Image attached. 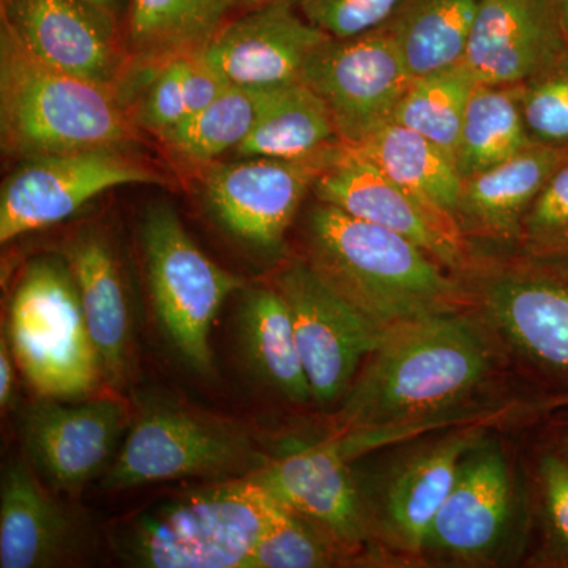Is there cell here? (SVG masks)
<instances>
[{
    "instance_id": "cell-20",
    "label": "cell",
    "mask_w": 568,
    "mask_h": 568,
    "mask_svg": "<svg viewBox=\"0 0 568 568\" xmlns=\"http://www.w3.org/2000/svg\"><path fill=\"white\" fill-rule=\"evenodd\" d=\"M73 519L52 499L26 458L0 478V568L62 566L77 551Z\"/></svg>"
},
{
    "instance_id": "cell-7",
    "label": "cell",
    "mask_w": 568,
    "mask_h": 568,
    "mask_svg": "<svg viewBox=\"0 0 568 568\" xmlns=\"http://www.w3.org/2000/svg\"><path fill=\"white\" fill-rule=\"evenodd\" d=\"M149 301L160 334L186 368L213 373L211 336L220 310L244 286L186 233L173 205L148 207L140 227Z\"/></svg>"
},
{
    "instance_id": "cell-25",
    "label": "cell",
    "mask_w": 568,
    "mask_h": 568,
    "mask_svg": "<svg viewBox=\"0 0 568 568\" xmlns=\"http://www.w3.org/2000/svg\"><path fill=\"white\" fill-rule=\"evenodd\" d=\"M474 443L473 435L443 440L407 463L392 481L384 514L403 547L410 551L425 547L433 519L454 488L463 458Z\"/></svg>"
},
{
    "instance_id": "cell-19",
    "label": "cell",
    "mask_w": 568,
    "mask_h": 568,
    "mask_svg": "<svg viewBox=\"0 0 568 568\" xmlns=\"http://www.w3.org/2000/svg\"><path fill=\"white\" fill-rule=\"evenodd\" d=\"M548 263L489 280L485 304L523 354L568 379V260Z\"/></svg>"
},
{
    "instance_id": "cell-35",
    "label": "cell",
    "mask_w": 568,
    "mask_h": 568,
    "mask_svg": "<svg viewBox=\"0 0 568 568\" xmlns=\"http://www.w3.org/2000/svg\"><path fill=\"white\" fill-rule=\"evenodd\" d=\"M190 54L178 55L153 69L136 122L156 136L173 129L190 115L189 74Z\"/></svg>"
},
{
    "instance_id": "cell-30",
    "label": "cell",
    "mask_w": 568,
    "mask_h": 568,
    "mask_svg": "<svg viewBox=\"0 0 568 568\" xmlns=\"http://www.w3.org/2000/svg\"><path fill=\"white\" fill-rule=\"evenodd\" d=\"M268 89L231 84L219 99L159 138L190 162L211 163L223 153L234 152L245 141Z\"/></svg>"
},
{
    "instance_id": "cell-14",
    "label": "cell",
    "mask_w": 568,
    "mask_h": 568,
    "mask_svg": "<svg viewBox=\"0 0 568 568\" xmlns=\"http://www.w3.org/2000/svg\"><path fill=\"white\" fill-rule=\"evenodd\" d=\"M2 28L41 62L121 91L126 54L110 9L85 0H2Z\"/></svg>"
},
{
    "instance_id": "cell-33",
    "label": "cell",
    "mask_w": 568,
    "mask_h": 568,
    "mask_svg": "<svg viewBox=\"0 0 568 568\" xmlns=\"http://www.w3.org/2000/svg\"><path fill=\"white\" fill-rule=\"evenodd\" d=\"M521 111L532 144L568 149V52L521 84Z\"/></svg>"
},
{
    "instance_id": "cell-38",
    "label": "cell",
    "mask_w": 568,
    "mask_h": 568,
    "mask_svg": "<svg viewBox=\"0 0 568 568\" xmlns=\"http://www.w3.org/2000/svg\"><path fill=\"white\" fill-rule=\"evenodd\" d=\"M14 402V358L6 334L0 338V406L10 409Z\"/></svg>"
},
{
    "instance_id": "cell-29",
    "label": "cell",
    "mask_w": 568,
    "mask_h": 568,
    "mask_svg": "<svg viewBox=\"0 0 568 568\" xmlns=\"http://www.w3.org/2000/svg\"><path fill=\"white\" fill-rule=\"evenodd\" d=\"M532 144L521 111V85L476 84L459 133L457 168L469 178Z\"/></svg>"
},
{
    "instance_id": "cell-8",
    "label": "cell",
    "mask_w": 568,
    "mask_h": 568,
    "mask_svg": "<svg viewBox=\"0 0 568 568\" xmlns=\"http://www.w3.org/2000/svg\"><path fill=\"white\" fill-rule=\"evenodd\" d=\"M272 286L290 310L313 399L331 405L343 398L375 351L383 328L328 286L308 261L284 265Z\"/></svg>"
},
{
    "instance_id": "cell-18",
    "label": "cell",
    "mask_w": 568,
    "mask_h": 568,
    "mask_svg": "<svg viewBox=\"0 0 568 568\" xmlns=\"http://www.w3.org/2000/svg\"><path fill=\"white\" fill-rule=\"evenodd\" d=\"M63 257L69 261L80 290L104 381L122 388L132 376L136 317L118 250L108 234L85 227L71 237Z\"/></svg>"
},
{
    "instance_id": "cell-26",
    "label": "cell",
    "mask_w": 568,
    "mask_h": 568,
    "mask_svg": "<svg viewBox=\"0 0 568 568\" xmlns=\"http://www.w3.org/2000/svg\"><path fill=\"white\" fill-rule=\"evenodd\" d=\"M345 148L375 164L377 170L403 189L432 201L454 215L457 212L463 185L457 163L420 133L399 123L388 122L365 140Z\"/></svg>"
},
{
    "instance_id": "cell-5",
    "label": "cell",
    "mask_w": 568,
    "mask_h": 568,
    "mask_svg": "<svg viewBox=\"0 0 568 568\" xmlns=\"http://www.w3.org/2000/svg\"><path fill=\"white\" fill-rule=\"evenodd\" d=\"M272 459L242 422L197 409L173 395H142L102 488L123 491L186 478L233 480L253 476Z\"/></svg>"
},
{
    "instance_id": "cell-36",
    "label": "cell",
    "mask_w": 568,
    "mask_h": 568,
    "mask_svg": "<svg viewBox=\"0 0 568 568\" xmlns=\"http://www.w3.org/2000/svg\"><path fill=\"white\" fill-rule=\"evenodd\" d=\"M402 0H295L298 11L331 36L347 39L383 28Z\"/></svg>"
},
{
    "instance_id": "cell-11",
    "label": "cell",
    "mask_w": 568,
    "mask_h": 568,
    "mask_svg": "<svg viewBox=\"0 0 568 568\" xmlns=\"http://www.w3.org/2000/svg\"><path fill=\"white\" fill-rule=\"evenodd\" d=\"M339 145L312 159L252 156L215 164L204 181L209 211L242 244L274 253L306 193L334 162Z\"/></svg>"
},
{
    "instance_id": "cell-40",
    "label": "cell",
    "mask_w": 568,
    "mask_h": 568,
    "mask_svg": "<svg viewBox=\"0 0 568 568\" xmlns=\"http://www.w3.org/2000/svg\"><path fill=\"white\" fill-rule=\"evenodd\" d=\"M230 2L233 7H246V9L252 10L265 6V3L275 2V0H230Z\"/></svg>"
},
{
    "instance_id": "cell-13",
    "label": "cell",
    "mask_w": 568,
    "mask_h": 568,
    "mask_svg": "<svg viewBox=\"0 0 568 568\" xmlns=\"http://www.w3.org/2000/svg\"><path fill=\"white\" fill-rule=\"evenodd\" d=\"M129 420V406L114 396L74 405L39 396L21 417L26 459L55 491H80L106 473Z\"/></svg>"
},
{
    "instance_id": "cell-31",
    "label": "cell",
    "mask_w": 568,
    "mask_h": 568,
    "mask_svg": "<svg viewBox=\"0 0 568 568\" xmlns=\"http://www.w3.org/2000/svg\"><path fill=\"white\" fill-rule=\"evenodd\" d=\"M474 88L476 82L462 63L414 78L396 104L392 122L420 133L455 160L463 119Z\"/></svg>"
},
{
    "instance_id": "cell-4",
    "label": "cell",
    "mask_w": 568,
    "mask_h": 568,
    "mask_svg": "<svg viewBox=\"0 0 568 568\" xmlns=\"http://www.w3.org/2000/svg\"><path fill=\"white\" fill-rule=\"evenodd\" d=\"M0 133L22 159L121 148L136 138L118 89L41 62L0 31Z\"/></svg>"
},
{
    "instance_id": "cell-21",
    "label": "cell",
    "mask_w": 568,
    "mask_h": 568,
    "mask_svg": "<svg viewBox=\"0 0 568 568\" xmlns=\"http://www.w3.org/2000/svg\"><path fill=\"white\" fill-rule=\"evenodd\" d=\"M510 476L497 450L478 452L459 466L457 480L426 536L433 547L459 558L487 552L510 514Z\"/></svg>"
},
{
    "instance_id": "cell-37",
    "label": "cell",
    "mask_w": 568,
    "mask_h": 568,
    "mask_svg": "<svg viewBox=\"0 0 568 568\" xmlns=\"http://www.w3.org/2000/svg\"><path fill=\"white\" fill-rule=\"evenodd\" d=\"M540 473L552 528L568 548V462L558 455H547Z\"/></svg>"
},
{
    "instance_id": "cell-28",
    "label": "cell",
    "mask_w": 568,
    "mask_h": 568,
    "mask_svg": "<svg viewBox=\"0 0 568 568\" xmlns=\"http://www.w3.org/2000/svg\"><path fill=\"white\" fill-rule=\"evenodd\" d=\"M230 0H132L129 44L145 67L203 50L223 26Z\"/></svg>"
},
{
    "instance_id": "cell-23",
    "label": "cell",
    "mask_w": 568,
    "mask_h": 568,
    "mask_svg": "<svg viewBox=\"0 0 568 568\" xmlns=\"http://www.w3.org/2000/svg\"><path fill=\"white\" fill-rule=\"evenodd\" d=\"M237 345L246 369L257 383L293 403L313 398L290 310L274 286L253 287L242 298Z\"/></svg>"
},
{
    "instance_id": "cell-2",
    "label": "cell",
    "mask_w": 568,
    "mask_h": 568,
    "mask_svg": "<svg viewBox=\"0 0 568 568\" xmlns=\"http://www.w3.org/2000/svg\"><path fill=\"white\" fill-rule=\"evenodd\" d=\"M305 244L317 275L383 331L417 317L462 312L470 302L446 265L422 246L334 205H313Z\"/></svg>"
},
{
    "instance_id": "cell-32",
    "label": "cell",
    "mask_w": 568,
    "mask_h": 568,
    "mask_svg": "<svg viewBox=\"0 0 568 568\" xmlns=\"http://www.w3.org/2000/svg\"><path fill=\"white\" fill-rule=\"evenodd\" d=\"M334 547L323 529L283 507L257 540L250 568L327 567Z\"/></svg>"
},
{
    "instance_id": "cell-22",
    "label": "cell",
    "mask_w": 568,
    "mask_h": 568,
    "mask_svg": "<svg viewBox=\"0 0 568 568\" xmlns=\"http://www.w3.org/2000/svg\"><path fill=\"white\" fill-rule=\"evenodd\" d=\"M568 149L530 144L506 162L463 179L455 216L463 231L495 239L521 237L523 220Z\"/></svg>"
},
{
    "instance_id": "cell-9",
    "label": "cell",
    "mask_w": 568,
    "mask_h": 568,
    "mask_svg": "<svg viewBox=\"0 0 568 568\" xmlns=\"http://www.w3.org/2000/svg\"><path fill=\"white\" fill-rule=\"evenodd\" d=\"M413 73L386 26L328 39L310 55L301 82L323 100L345 145H354L392 122Z\"/></svg>"
},
{
    "instance_id": "cell-16",
    "label": "cell",
    "mask_w": 568,
    "mask_h": 568,
    "mask_svg": "<svg viewBox=\"0 0 568 568\" xmlns=\"http://www.w3.org/2000/svg\"><path fill=\"white\" fill-rule=\"evenodd\" d=\"M567 52L556 0H480L462 65L476 84L521 85Z\"/></svg>"
},
{
    "instance_id": "cell-1",
    "label": "cell",
    "mask_w": 568,
    "mask_h": 568,
    "mask_svg": "<svg viewBox=\"0 0 568 568\" xmlns=\"http://www.w3.org/2000/svg\"><path fill=\"white\" fill-rule=\"evenodd\" d=\"M489 351L462 313L387 327L345 395V432L390 429L454 405L484 379Z\"/></svg>"
},
{
    "instance_id": "cell-39",
    "label": "cell",
    "mask_w": 568,
    "mask_h": 568,
    "mask_svg": "<svg viewBox=\"0 0 568 568\" xmlns=\"http://www.w3.org/2000/svg\"><path fill=\"white\" fill-rule=\"evenodd\" d=\"M556 7H558L560 22H562L564 32L568 39V0H556Z\"/></svg>"
},
{
    "instance_id": "cell-10",
    "label": "cell",
    "mask_w": 568,
    "mask_h": 568,
    "mask_svg": "<svg viewBox=\"0 0 568 568\" xmlns=\"http://www.w3.org/2000/svg\"><path fill=\"white\" fill-rule=\"evenodd\" d=\"M162 182L163 175L121 148L84 149L26 160L3 182L0 242L7 244L61 223L115 186Z\"/></svg>"
},
{
    "instance_id": "cell-24",
    "label": "cell",
    "mask_w": 568,
    "mask_h": 568,
    "mask_svg": "<svg viewBox=\"0 0 568 568\" xmlns=\"http://www.w3.org/2000/svg\"><path fill=\"white\" fill-rule=\"evenodd\" d=\"M342 144L323 100L304 82L268 89L252 132L235 149L239 159H312Z\"/></svg>"
},
{
    "instance_id": "cell-12",
    "label": "cell",
    "mask_w": 568,
    "mask_h": 568,
    "mask_svg": "<svg viewBox=\"0 0 568 568\" xmlns=\"http://www.w3.org/2000/svg\"><path fill=\"white\" fill-rule=\"evenodd\" d=\"M313 192L320 203L409 239L448 271L469 263L466 233L454 213L403 189L343 142Z\"/></svg>"
},
{
    "instance_id": "cell-3",
    "label": "cell",
    "mask_w": 568,
    "mask_h": 568,
    "mask_svg": "<svg viewBox=\"0 0 568 568\" xmlns=\"http://www.w3.org/2000/svg\"><path fill=\"white\" fill-rule=\"evenodd\" d=\"M284 506L250 477L200 481L112 525V549L134 568H250Z\"/></svg>"
},
{
    "instance_id": "cell-17",
    "label": "cell",
    "mask_w": 568,
    "mask_h": 568,
    "mask_svg": "<svg viewBox=\"0 0 568 568\" xmlns=\"http://www.w3.org/2000/svg\"><path fill=\"white\" fill-rule=\"evenodd\" d=\"M282 506L323 529L336 547L354 548L365 538L361 493L349 459L334 440L290 452L250 476Z\"/></svg>"
},
{
    "instance_id": "cell-6",
    "label": "cell",
    "mask_w": 568,
    "mask_h": 568,
    "mask_svg": "<svg viewBox=\"0 0 568 568\" xmlns=\"http://www.w3.org/2000/svg\"><path fill=\"white\" fill-rule=\"evenodd\" d=\"M14 364L40 398L91 396L104 379L69 261L40 256L14 286L7 320Z\"/></svg>"
},
{
    "instance_id": "cell-41",
    "label": "cell",
    "mask_w": 568,
    "mask_h": 568,
    "mask_svg": "<svg viewBox=\"0 0 568 568\" xmlns=\"http://www.w3.org/2000/svg\"><path fill=\"white\" fill-rule=\"evenodd\" d=\"M85 2L95 3V6L104 7V9H112L118 0H85Z\"/></svg>"
},
{
    "instance_id": "cell-15",
    "label": "cell",
    "mask_w": 568,
    "mask_h": 568,
    "mask_svg": "<svg viewBox=\"0 0 568 568\" xmlns=\"http://www.w3.org/2000/svg\"><path fill=\"white\" fill-rule=\"evenodd\" d=\"M328 39L295 0H275L223 24L201 55L230 84L278 88L301 81L310 55Z\"/></svg>"
},
{
    "instance_id": "cell-27",
    "label": "cell",
    "mask_w": 568,
    "mask_h": 568,
    "mask_svg": "<svg viewBox=\"0 0 568 568\" xmlns=\"http://www.w3.org/2000/svg\"><path fill=\"white\" fill-rule=\"evenodd\" d=\"M480 0H402L386 22L414 78L463 62Z\"/></svg>"
},
{
    "instance_id": "cell-34",
    "label": "cell",
    "mask_w": 568,
    "mask_h": 568,
    "mask_svg": "<svg viewBox=\"0 0 568 568\" xmlns=\"http://www.w3.org/2000/svg\"><path fill=\"white\" fill-rule=\"evenodd\" d=\"M521 237L541 260H568V160L530 205Z\"/></svg>"
}]
</instances>
